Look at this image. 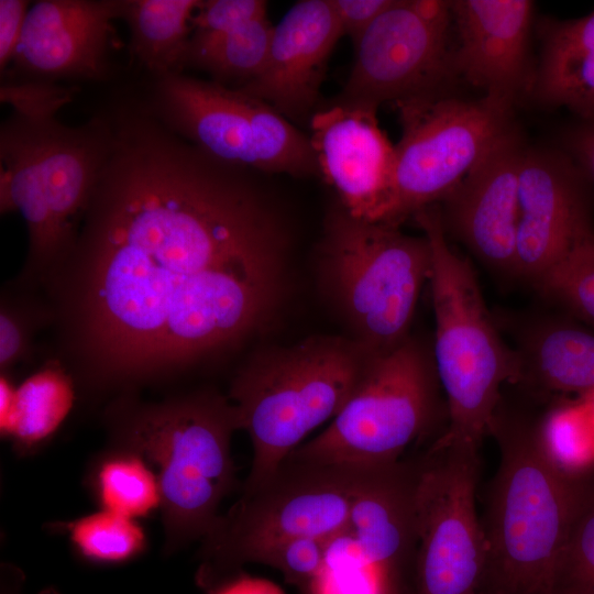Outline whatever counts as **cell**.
I'll list each match as a JSON object with an SVG mask.
<instances>
[{
    "label": "cell",
    "instance_id": "1",
    "mask_svg": "<svg viewBox=\"0 0 594 594\" xmlns=\"http://www.w3.org/2000/svg\"><path fill=\"white\" fill-rule=\"evenodd\" d=\"M106 112L108 157L44 296L75 386L117 398L263 331L283 296L289 233L260 173L205 154L141 99Z\"/></svg>",
    "mask_w": 594,
    "mask_h": 594
},
{
    "label": "cell",
    "instance_id": "2",
    "mask_svg": "<svg viewBox=\"0 0 594 594\" xmlns=\"http://www.w3.org/2000/svg\"><path fill=\"white\" fill-rule=\"evenodd\" d=\"M502 395L490 425L499 463L482 520L486 564L481 594H550L559 552L588 479L547 457L538 414Z\"/></svg>",
    "mask_w": 594,
    "mask_h": 594
},
{
    "label": "cell",
    "instance_id": "3",
    "mask_svg": "<svg viewBox=\"0 0 594 594\" xmlns=\"http://www.w3.org/2000/svg\"><path fill=\"white\" fill-rule=\"evenodd\" d=\"M105 422L112 448L156 466L166 552L202 540L238 485L231 439L240 427L228 396L209 388L162 402L120 396Z\"/></svg>",
    "mask_w": 594,
    "mask_h": 594
},
{
    "label": "cell",
    "instance_id": "4",
    "mask_svg": "<svg viewBox=\"0 0 594 594\" xmlns=\"http://www.w3.org/2000/svg\"><path fill=\"white\" fill-rule=\"evenodd\" d=\"M105 112L80 125L14 112L0 127V212H19L29 249L14 286L44 295L77 242L111 144Z\"/></svg>",
    "mask_w": 594,
    "mask_h": 594
},
{
    "label": "cell",
    "instance_id": "5",
    "mask_svg": "<svg viewBox=\"0 0 594 594\" xmlns=\"http://www.w3.org/2000/svg\"><path fill=\"white\" fill-rule=\"evenodd\" d=\"M372 358L343 336H311L255 352L237 371L228 398L253 458L242 492L262 484L315 428L333 419Z\"/></svg>",
    "mask_w": 594,
    "mask_h": 594
},
{
    "label": "cell",
    "instance_id": "6",
    "mask_svg": "<svg viewBox=\"0 0 594 594\" xmlns=\"http://www.w3.org/2000/svg\"><path fill=\"white\" fill-rule=\"evenodd\" d=\"M413 217L431 250L432 354L448 411L438 438L480 448L504 386L517 378L518 356L503 340L471 262L449 244L439 205Z\"/></svg>",
    "mask_w": 594,
    "mask_h": 594
},
{
    "label": "cell",
    "instance_id": "7",
    "mask_svg": "<svg viewBox=\"0 0 594 594\" xmlns=\"http://www.w3.org/2000/svg\"><path fill=\"white\" fill-rule=\"evenodd\" d=\"M431 268L425 235L351 216L342 206L328 215L318 250L321 286L372 358L386 355L413 334L416 306Z\"/></svg>",
    "mask_w": 594,
    "mask_h": 594
},
{
    "label": "cell",
    "instance_id": "8",
    "mask_svg": "<svg viewBox=\"0 0 594 594\" xmlns=\"http://www.w3.org/2000/svg\"><path fill=\"white\" fill-rule=\"evenodd\" d=\"M374 468L286 460L241 498L201 540L205 587L261 563L273 548L302 537L337 539Z\"/></svg>",
    "mask_w": 594,
    "mask_h": 594
},
{
    "label": "cell",
    "instance_id": "9",
    "mask_svg": "<svg viewBox=\"0 0 594 594\" xmlns=\"http://www.w3.org/2000/svg\"><path fill=\"white\" fill-rule=\"evenodd\" d=\"M447 422L432 349L411 336L395 351L372 359L330 425L287 458L381 466L400 460L410 444Z\"/></svg>",
    "mask_w": 594,
    "mask_h": 594
},
{
    "label": "cell",
    "instance_id": "10",
    "mask_svg": "<svg viewBox=\"0 0 594 594\" xmlns=\"http://www.w3.org/2000/svg\"><path fill=\"white\" fill-rule=\"evenodd\" d=\"M142 101L167 129L222 163L260 174H319L309 136L238 88L182 72L152 77Z\"/></svg>",
    "mask_w": 594,
    "mask_h": 594
},
{
    "label": "cell",
    "instance_id": "11",
    "mask_svg": "<svg viewBox=\"0 0 594 594\" xmlns=\"http://www.w3.org/2000/svg\"><path fill=\"white\" fill-rule=\"evenodd\" d=\"M394 105L402 134L378 220L394 226L440 204L516 127L514 107L486 96L470 100L442 91Z\"/></svg>",
    "mask_w": 594,
    "mask_h": 594
},
{
    "label": "cell",
    "instance_id": "12",
    "mask_svg": "<svg viewBox=\"0 0 594 594\" xmlns=\"http://www.w3.org/2000/svg\"><path fill=\"white\" fill-rule=\"evenodd\" d=\"M479 450L435 439L421 455L410 594H481L486 546L475 497Z\"/></svg>",
    "mask_w": 594,
    "mask_h": 594
},
{
    "label": "cell",
    "instance_id": "13",
    "mask_svg": "<svg viewBox=\"0 0 594 594\" xmlns=\"http://www.w3.org/2000/svg\"><path fill=\"white\" fill-rule=\"evenodd\" d=\"M447 0H395L354 45L352 69L331 102L377 111L385 102L447 91L454 78Z\"/></svg>",
    "mask_w": 594,
    "mask_h": 594
},
{
    "label": "cell",
    "instance_id": "14",
    "mask_svg": "<svg viewBox=\"0 0 594 594\" xmlns=\"http://www.w3.org/2000/svg\"><path fill=\"white\" fill-rule=\"evenodd\" d=\"M592 187L564 150L525 147L518 188L516 278L532 287L594 226Z\"/></svg>",
    "mask_w": 594,
    "mask_h": 594
},
{
    "label": "cell",
    "instance_id": "15",
    "mask_svg": "<svg viewBox=\"0 0 594 594\" xmlns=\"http://www.w3.org/2000/svg\"><path fill=\"white\" fill-rule=\"evenodd\" d=\"M124 0H40L31 4L12 62L15 77L101 81L110 75L114 21Z\"/></svg>",
    "mask_w": 594,
    "mask_h": 594
},
{
    "label": "cell",
    "instance_id": "16",
    "mask_svg": "<svg viewBox=\"0 0 594 594\" xmlns=\"http://www.w3.org/2000/svg\"><path fill=\"white\" fill-rule=\"evenodd\" d=\"M526 145L515 127L438 204L446 233L485 267L515 277L519 173Z\"/></svg>",
    "mask_w": 594,
    "mask_h": 594
},
{
    "label": "cell",
    "instance_id": "17",
    "mask_svg": "<svg viewBox=\"0 0 594 594\" xmlns=\"http://www.w3.org/2000/svg\"><path fill=\"white\" fill-rule=\"evenodd\" d=\"M458 38L452 64L457 77L484 96L515 107L530 92L535 66L530 34L535 3L529 0H451Z\"/></svg>",
    "mask_w": 594,
    "mask_h": 594
},
{
    "label": "cell",
    "instance_id": "18",
    "mask_svg": "<svg viewBox=\"0 0 594 594\" xmlns=\"http://www.w3.org/2000/svg\"><path fill=\"white\" fill-rule=\"evenodd\" d=\"M421 457L374 468L342 538L391 594H410L417 548Z\"/></svg>",
    "mask_w": 594,
    "mask_h": 594
},
{
    "label": "cell",
    "instance_id": "19",
    "mask_svg": "<svg viewBox=\"0 0 594 594\" xmlns=\"http://www.w3.org/2000/svg\"><path fill=\"white\" fill-rule=\"evenodd\" d=\"M375 110L330 103L309 119L319 174L353 217L378 222L394 167V145Z\"/></svg>",
    "mask_w": 594,
    "mask_h": 594
},
{
    "label": "cell",
    "instance_id": "20",
    "mask_svg": "<svg viewBox=\"0 0 594 594\" xmlns=\"http://www.w3.org/2000/svg\"><path fill=\"white\" fill-rule=\"evenodd\" d=\"M342 36L332 0L296 2L274 25L263 72L238 89L290 122L310 118L330 55Z\"/></svg>",
    "mask_w": 594,
    "mask_h": 594
},
{
    "label": "cell",
    "instance_id": "21",
    "mask_svg": "<svg viewBox=\"0 0 594 594\" xmlns=\"http://www.w3.org/2000/svg\"><path fill=\"white\" fill-rule=\"evenodd\" d=\"M518 375L513 385L537 398L594 391V329L559 312L525 318L514 329Z\"/></svg>",
    "mask_w": 594,
    "mask_h": 594
},
{
    "label": "cell",
    "instance_id": "22",
    "mask_svg": "<svg viewBox=\"0 0 594 594\" xmlns=\"http://www.w3.org/2000/svg\"><path fill=\"white\" fill-rule=\"evenodd\" d=\"M540 54L529 95L594 120V12L579 19L539 21Z\"/></svg>",
    "mask_w": 594,
    "mask_h": 594
},
{
    "label": "cell",
    "instance_id": "23",
    "mask_svg": "<svg viewBox=\"0 0 594 594\" xmlns=\"http://www.w3.org/2000/svg\"><path fill=\"white\" fill-rule=\"evenodd\" d=\"M201 0H124L130 48L152 77L182 73L191 19Z\"/></svg>",
    "mask_w": 594,
    "mask_h": 594
},
{
    "label": "cell",
    "instance_id": "24",
    "mask_svg": "<svg viewBox=\"0 0 594 594\" xmlns=\"http://www.w3.org/2000/svg\"><path fill=\"white\" fill-rule=\"evenodd\" d=\"M75 383L61 363L26 380L18 391L1 380V431L31 451L48 439L69 411Z\"/></svg>",
    "mask_w": 594,
    "mask_h": 594
},
{
    "label": "cell",
    "instance_id": "25",
    "mask_svg": "<svg viewBox=\"0 0 594 594\" xmlns=\"http://www.w3.org/2000/svg\"><path fill=\"white\" fill-rule=\"evenodd\" d=\"M273 31L274 25L264 18L220 35L193 33L184 67L201 69L221 85L242 87L263 72Z\"/></svg>",
    "mask_w": 594,
    "mask_h": 594
},
{
    "label": "cell",
    "instance_id": "26",
    "mask_svg": "<svg viewBox=\"0 0 594 594\" xmlns=\"http://www.w3.org/2000/svg\"><path fill=\"white\" fill-rule=\"evenodd\" d=\"M92 485L105 510L135 519L161 507L156 474L141 457L127 450L113 448L97 462Z\"/></svg>",
    "mask_w": 594,
    "mask_h": 594
},
{
    "label": "cell",
    "instance_id": "27",
    "mask_svg": "<svg viewBox=\"0 0 594 594\" xmlns=\"http://www.w3.org/2000/svg\"><path fill=\"white\" fill-rule=\"evenodd\" d=\"M532 288L561 312L594 329V226Z\"/></svg>",
    "mask_w": 594,
    "mask_h": 594
},
{
    "label": "cell",
    "instance_id": "28",
    "mask_svg": "<svg viewBox=\"0 0 594 594\" xmlns=\"http://www.w3.org/2000/svg\"><path fill=\"white\" fill-rule=\"evenodd\" d=\"M542 448L553 465L571 477L594 471V427L581 399L561 400L543 411Z\"/></svg>",
    "mask_w": 594,
    "mask_h": 594
},
{
    "label": "cell",
    "instance_id": "29",
    "mask_svg": "<svg viewBox=\"0 0 594 594\" xmlns=\"http://www.w3.org/2000/svg\"><path fill=\"white\" fill-rule=\"evenodd\" d=\"M66 526L77 551L91 562H127L146 547V536L135 519L113 512L102 509Z\"/></svg>",
    "mask_w": 594,
    "mask_h": 594
},
{
    "label": "cell",
    "instance_id": "30",
    "mask_svg": "<svg viewBox=\"0 0 594 594\" xmlns=\"http://www.w3.org/2000/svg\"><path fill=\"white\" fill-rule=\"evenodd\" d=\"M550 594H594L593 474L556 561Z\"/></svg>",
    "mask_w": 594,
    "mask_h": 594
},
{
    "label": "cell",
    "instance_id": "31",
    "mask_svg": "<svg viewBox=\"0 0 594 594\" xmlns=\"http://www.w3.org/2000/svg\"><path fill=\"white\" fill-rule=\"evenodd\" d=\"M0 306V369L10 371L25 360L35 333L53 322L45 296L12 284L3 289Z\"/></svg>",
    "mask_w": 594,
    "mask_h": 594
},
{
    "label": "cell",
    "instance_id": "32",
    "mask_svg": "<svg viewBox=\"0 0 594 594\" xmlns=\"http://www.w3.org/2000/svg\"><path fill=\"white\" fill-rule=\"evenodd\" d=\"M79 88L44 79L4 76L0 85V100L12 108V112L30 119L55 118L57 112L70 103Z\"/></svg>",
    "mask_w": 594,
    "mask_h": 594
},
{
    "label": "cell",
    "instance_id": "33",
    "mask_svg": "<svg viewBox=\"0 0 594 594\" xmlns=\"http://www.w3.org/2000/svg\"><path fill=\"white\" fill-rule=\"evenodd\" d=\"M334 540L317 537L296 538L273 548L261 563L276 569L286 582L305 592L321 572Z\"/></svg>",
    "mask_w": 594,
    "mask_h": 594
},
{
    "label": "cell",
    "instance_id": "34",
    "mask_svg": "<svg viewBox=\"0 0 594 594\" xmlns=\"http://www.w3.org/2000/svg\"><path fill=\"white\" fill-rule=\"evenodd\" d=\"M266 10L263 0H201L191 25L196 34L220 35L266 18Z\"/></svg>",
    "mask_w": 594,
    "mask_h": 594
},
{
    "label": "cell",
    "instance_id": "35",
    "mask_svg": "<svg viewBox=\"0 0 594 594\" xmlns=\"http://www.w3.org/2000/svg\"><path fill=\"white\" fill-rule=\"evenodd\" d=\"M395 0H332L342 35L353 45Z\"/></svg>",
    "mask_w": 594,
    "mask_h": 594
},
{
    "label": "cell",
    "instance_id": "36",
    "mask_svg": "<svg viewBox=\"0 0 594 594\" xmlns=\"http://www.w3.org/2000/svg\"><path fill=\"white\" fill-rule=\"evenodd\" d=\"M28 0H0V70L6 73L12 64L28 11Z\"/></svg>",
    "mask_w": 594,
    "mask_h": 594
},
{
    "label": "cell",
    "instance_id": "37",
    "mask_svg": "<svg viewBox=\"0 0 594 594\" xmlns=\"http://www.w3.org/2000/svg\"><path fill=\"white\" fill-rule=\"evenodd\" d=\"M564 151L594 187V120L581 121L564 136Z\"/></svg>",
    "mask_w": 594,
    "mask_h": 594
},
{
    "label": "cell",
    "instance_id": "38",
    "mask_svg": "<svg viewBox=\"0 0 594 594\" xmlns=\"http://www.w3.org/2000/svg\"><path fill=\"white\" fill-rule=\"evenodd\" d=\"M209 594H284L272 581L244 573H233L207 587Z\"/></svg>",
    "mask_w": 594,
    "mask_h": 594
},
{
    "label": "cell",
    "instance_id": "39",
    "mask_svg": "<svg viewBox=\"0 0 594 594\" xmlns=\"http://www.w3.org/2000/svg\"><path fill=\"white\" fill-rule=\"evenodd\" d=\"M579 398L584 405L588 418L594 427V391Z\"/></svg>",
    "mask_w": 594,
    "mask_h": 594
}]
</instances>
